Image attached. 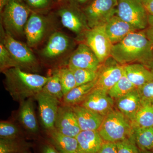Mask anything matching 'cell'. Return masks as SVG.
Listing matches in <instances>:
<instances>
[{"label":"cell","mask_w":153,"mask_h":153,"mask_svg":"<svg viewBox=\"0 0 153 153\" xmlns=\"http://www.w3.org/2000/svg\"><path fill=\"white\" fill-rule=\"evenodd\" d=\"M98 153H117L116 143L104 141Z\"/></svg>","instance_id":"8d00e7d4"},{"label":"cell","mask_w":153,"mask_h":153,"mask_svg":"<svg viewBox=\"0 0 153 153\" xmlns=\"http://www.w3.org/2000/svg\"><path fill=\"white\" fill-rule=\"evenodd\" d=\"M143 31L153 47V16L150 14H149L147 27Z\"/></svg>","instance_id":"74e56055"},{"label":"cell","mask_w":153,"mask_h":153,"mask_svg":"<svg viewBox=\"0 0 153 153\" xmlns=\"http://www.w3.org/2000/svg\"><path fill=\"white\" fill-rule=\"evenodd\" d=\"M82 40L94 52L101 64L111 57L113 44L105 33L104 26L90 29L85 33Z\"/></svg>","instance_id":"8fae6325"},{"label":"cell","mask_w":153,"mask_h":153,"mask_svg":"<svg viewBox=\"0 0 153 153\" xmlns=\"http://www.w3.org/2000/svg\"><path fill=\"white\" fill-rule=\"evenodd\" d=\"M102 64L90 47L80 43L71 53L67 66L71 68H82L98 71Z\"/></svg>","instance_id":"4fadbf2b"},{"label":"cell","mask_w":153,"mask_h":153,"mask_svg":"<svg viewBox=\"0 0 153 153\" xmlns=\"http://www.w3.org/2000/svg\"><path fill=\"white\" fill-rule=\"evenodd\" d=\"M98 131L104 142L116 143L132 135L131 123L118 110L105 116Z\"/></svg>","instance_id":"5b68a950"},{"label":"cell","mask_w":153,"mask_h":153,"mask_svg":"<svg viewBox=\"0 0 153 153\" xmlns=\"http://www.w3.org/2000/svg\"><path fill=\"white\" fill-rule=\"evenodd\" d=\"M145 66L149 68L153 73V58L149 63L145 65Z\"/></svg>","instance_id":"7bdbcfd3"},{"label":"cell","mask_w":153,"mask_h":153,"mask_svg":"<svg viewBox=\"0 0 153 153\" xmlns=\"http://www.w3.org/2000/svg\"><path fill=\"white\" fill-rule=\"evenodd\" d=\"M60 78L64 95L76 87V82L73 72L68 66L56 69Z\"/></svg>","instance_id":"f1b7e54d"},{"label":"cell","mask_w":153,"mask_h":153,"mask_svg":"<svg viewBox=\"0 0 153 153\" xmlns=\"http://www.w3.org/2000/svg\"><path fill=\"white\" fill-rule=\"evenodd\" d=\"M136 88L124 73L118 81L108 91V93L114 100H117Z\"/></svg>","instance_id":"4316f807"},{"label":"cell","mask_w":153,"mask_h":153,"mask_svg":"<svg viewBox=\"0 0 153 153\" xmlns=\"http://www.w3.org/2000/svg\"><path fill=\"white\" fill-rule=\"evenodd\" d=\"M19 129L12 123L1 121L0 123V137L1 138H16L19 135Z\"/></svg>","instance_id":"836d02e7"},{"label":"cell","mask_w":153,"mask_h":153,"mask_svg":"<svg viewBox=\"0 0 153 153\" xmlns=\"http://www.w3.org/2000/svg\"><path fill=\"white\" fill-rule=\"evenodd\" d=\"M143 101L153 105V81L137 88Z\"/></svg>","instance_id":"d590c367"},{"label":"cell","mask_w":153,"mask_h":153,"mask_svg":"<svg viewBox=\"0 0 153 153\" xmlns=\"http://www.w3.org/2000/svg\"><path fill=\"white\" fill-rule=\"evenodd\" d=\"M76 138L77 153H98L104 143L98 131H82Z\"/></svg>","instance_id":"ffe728a7"},{"label":"cell","mask_w":153,"mask_h":153,"mask_svg":"<svg viewBox=\"0 0 153 153\" xmlns=\"http://www.w3.org/2000/svg\"><path fill=\"white\" fill-rule=\"evenodd\" d=\"M140 153H153V152L150 151H141L140 150Z\"/></svg>","instance_id":"ee69618b"},{"label":"cell","mask_w":153,"mask_h":153,"mask_svg":"<svg viewBox=\"0 0 153 153\" xmlns=\"http://www.w3.org/2000/svg\"><path fill=\"white\" fill-rule=\"evenodd\" d=\"M14 67H18L13 57L2 42L0 43V70L1 72Z\"/></svg>","instance_id":"1f68e13d"},{"label":"cell","mask_w":153,"mask_h":153,"mask_svg":"<svg viewBox=\"0 0 153 153\" xmlns=\"http://www.w3.org/2000/svg\"><path fill=\"white\" fill-rule=\"evenodd\" d=\"M70 68L74 74L76 86L94 81L98 75L97 71L82 68Z\"/></svg>","instance_id":"4dcf8cb0"},{"label":"cell","mask_w":153,"mask_h":153,"mask_svg":"<svg viewBox=\"0 0 153 153\" xmlns=\"http://www.w3.org/2000/svg\"><path fill=\"white\" fill-rule=\"evenodd\" d=\"M1 42L13 57L19 68L34 73L39 70L38 60L29 46L6 33L1 25Z\"/></svg>","instance_id":"8992f818"},{"label":"cell","mask_w":153,"mask_h":153,"mask_svg":"<svg viewBox=\"0 0 153 153\" xmlns=\"http://www.w3.org/2000/svg\"><path fill=\"white\" fill-rule=\"evenodd\" d=\"M142 100L137 88L116 100V106L131 123L141 104Z\"/></svg>","instance_id":"d6986e66"},{"label":"cell","mask_w":153,"mask_h":153,"mask_svg":"<svg viewBox=\"0 0 153 153\" xmlns=\"http://www.w3.org/2000/svg\"><path fill=\"white\" fill-rule=\"evenodd\" d=\"M132 137L140 150L151 151L153 149V127H133Z\"/></svg>","instance_id":"d4e9b609"},{"label":"cell","mask_w":153,"mask_h":153,"mask_svg":"<svg viewBox=\"0 0 153 153\" xmlns=\"http://www.w3.org/2000/svg\"><path fill=\"white\" fill-rule=\"evenodd\" d=\"M124 73L137 88L153 81V73L144 64L133 63L124 66Z\"/></svg>","instance_id":"44dd1931"},{"label":"cell","mask_w":153,"mask_h":153,"mask_svg":"<svg viewBox=\"0 0 153 153\" xmlns=\"http://www.w3.org/2000/svg\"><path fill=\"white\" fill-rule=\"evenodd\" d=\"M97 79L86 84L76 86L64 95L63 104L73 106L80 104L89 93L96 87Z\"/></svg>","instance_id":"cb8c5ba5"},{"label":"cell","mask_w":153,"mask_h":153,"mask_svg":"<svg viewBox=\"0 0 153 153\" xmlns=\"http://www.w3.org/2000/svg\"><path fill=\"white\" fill-rule=\"evenodd\" d=\"M43 153H61L57 150L53 146L47 145L44 147Z\"/></svg>","instance_id":"ab89813d"},{"label":"cell","mask_w":153,"mask_h":153,"mask_svg":"<svg viewBox=\"0 0 153 153\" xmlns=\"http://www.w3.org/2000/svg\"><path fill=\"white\" fill-rule=\"evenodd\" d=\"M10 0H0V13L2 11L3 9L7 4Z\"/></svg>","instance_id":"b9f144b4"},{"label":"cell","mask_w":153,"mask_h":153,"mask_svg":"<svg viewBox=\"0 0 153 153\" xmlns=\"http://www.w3.org/2000/svg\"><path fill=\"white\" fill-rule=\"evenodd\" d=\"M50 142L53 146L61 153H76L78 142L76 137L61 133L55 127L47 130Z\"/></svg>","instance_id":"7402d4cb"},{"label":"cell","mask_w":153,"mask_h":153,"mask_svg":"<svg viewBox=\"0 0 153 153\" xmlns=\"http://www.w3.org/2000/svg\"><path fill=\"white\" fill-rule=\"evenodd\" d=\"M65 1V0H55L56 3H60V2L63 1Z\"/></svg>","instance_id":"f6af8a7d"},{"label":"cell","mask_w":153,"mask_h":153,"mask_svg":"<svg viewBox=\"0 0 153 153\" xmlns=\"http://www.w3.org/2000/svg\"><path fill=\"white\" fill-rule=\"evenodd\" d=\"M124 66L117 63L114 59L112 63H109L106 60L102 64L97 71L96 87L108 92L123 75Z\"/></svg>","instance_id":"9a60e30c"},{"label":"cell","mask_w":153,"mask_h":153,"mask_svg":"<svg viewBox=\"0 0 153 153\" xmlns=\"http://www.w3.org/2000/svg\"><path fill=\"white\" fill-rule=\"evenodd\" d=\"M2 73L6 89L13 99L19 102L35 97L50 77L24 71L19 67L9 68Z\"/></svg>","instance_id":"7a4b0ae2"},{"label":"cell","mask_w":153,"mask_h":153,"mask_svg":"<svg viewBox=\"0 0 153 153\" xmlns=\"http://www.w3.org/2000/svg\"><path fill=\"white\" fill-rule=\"evenodd\" d=\"M143 2L148 13L153 16V0H146Z\"/></svg>","instance_id":"f35d334b"},{"label":"cell","mask_w":153,"mask_h":153,"mask_svg":"<svg viewBox=\"0 0 153 153\" xmlns=\"http://www.w3.org/2000/svg\"><path fill=\"white\" fill-rule=\"evenodd\" d=\"M31 10L22 0H10L1 13V25L6 33L17 38L25 36V26Z\"/></svg>","instance_id":"3957f363"},{"label":"cell","mask_w":153,"mask_h":153,"mask_svg":"<svg viewBox=\"0 0 153 153\" xmlns=\"http://www.w3.org/2000/svg\"><path fill=\"white\" fill-rule=\"evenodd\" d=\"M111 57L121 65L140 63L145 65L153 58V47L143 30L137 31L113 45Z\"/></svg>","instance_id":"6da1fadb"},{"label":"cell","mask_w":153,"mask_h":153,"mask_svg":"<svg viewBox=\"0 0 153 153\" xmlns=\"http://www.w3.org/2000/svg\"><path fill=\"white\" fill-rule=\"evenodd\" d=\"M32 12L47 14L56 6L55 0H22Z\"/></svg>","instance_id":"f546056e"},{"label":"cell","mask_w":153,"mask_h":153,"mask_svg":"<svg viewBox=\"0 0 153 153\" xmlns=\"http://www.w3.org/2000/svg\"><path fill=\"white\" fill-rule=\"evenodd\" d=\"M117 4L118 0H92L81 8L89 27L104 26L115 15Z\"/></svg>","instance_id":"9c48e42d"},{"label":"cell","mask_w":153,"mask_h":153,"mask_svg":"<svg viewBox=\"0 0 153 153\" xmlns=\"http://www.w3.org/2000/svg\"><path fill=\"white\" fill-rule=\"evenodd\" d=\"M77 5L82 8L89 4L92 0H72Z\"/></svg>","instance_id":"60d3db41"},{"label":"cell","mask_w":153,"mask_h":153,"mask_svg":"<svg viewBox=\"0 0 153 153\" xmlns=\"http://www.w3.org/2000/svg\"><path fill=\"white\" fill-rule=\"evenodd\" d=\"M142 1V2L145 1H146V0H141Z\"/></svg>","instance_id":"bcb514c9"},{"label":"cell","mask_w":153,"mask_h":153,"mask_svg":"<svg viewBox=\"0 0 153 153\" xmlns=\"http://www.w3.org/2000/svg\"><path fill=\"white\" fill-rule=\"evenodd\" d=\"M41 91L62 101L64 94L60 78L57 71H55L53 75L50 76V79L44 85Z\"/></svg>","instance_id":"83f0119b"},{"label":"cell","mask_w":153,"mask_h":153,"mask_svg":"<svg viewBox=\"0 0 153 153\" xmlns=\"http://www.w3.org/2000/svg\"><path fill=\"white\" fill-rule=\"evenodd\" d=\"M19 113V120L28 131L36 133L38 126L36 119L32 98L25 100L20 102Z\"/></svg>","instance_id":"603a6c76"},{"label":"cell","mask_w":153,"mask_h":153,"mask_svg":"<svg viewBox=\"0 0 153 153\" xmlns=\"http://www.w3.org/2000/svg\"><path fill=\"white\" fill-rule=\"evenodd\" d=\"M79 105L105 117L113 110L114 100L107 91L95 87Z\"/></svg>","instance_id":"5bb4252c"},{"label":"cell","mask_w":153,"mask_h":153,"mask_svg":"<svg viewBox=\"0 0 153 153\" xmlns=\"http://www.w3.org/2000/svg\"><path fill=\"white\" fill-rule=\"evenodd\" d=\"M152 150H153V149H152Z\"/></svg>","instance_id":"7dc6e473"},{"label":"cell","mask_w":153,"mask_h":153,"mask_svg":"<svg viewBox=\"0 0 153 153\" xmlns=\"http://www.w3.org/2000/svg\"><path fill=\"white\" fill-rule=\"evenodd\" d=\"M52 16L32 12L25 26V36L30 47L40 45L50 33L52 27Z\"/></svg>","instance_id":"ba28073f"},{"label":"cell","mask_w":153,"mask_h":153,"mask_svg":"<svg viewBox=\"0 0 153 153\" xmlns=\"http://www.w3.org/2000/svg\"><path fill=\"white\" fill-rule=\"evenodd\" d=\"M117 153H140V150L132 135L129 137L116 143Z\"/></svg>","instance_id":"d6a6232c"},{"label":"cell","mask_w":153,"mask_h":153,"mask_svg":"<svg viewBox=\"0 0 153 153\" xmlns=\"http://www.w3.org/2000/svg\"><path fill=\"white\" fill-rule=\"evenodd\" d=\"M71 107L81 131L98 130L104 116L79 105Z\"/></svg>","instance_id":"e0dca14e"},{"label":"cell","mask_w":153,"mask_h":153,"mask_svg":"<svg viewBox=\"0 0 153 153\" xmlns=\"http://www.w3.org/2000/svg\"><path fill=\"white\" fill-rule=\"evenodd\" d=\"M56 5V14L62 25L76 35L77 39L82 40L90 28L82 8L72 0H65Z\"/></svg>","instance_id":"277c9868"},{"label":"cell","mask_w":153,"mask_h":153,"mask_svg":"<svg viewBox=\"0 0 153 153\" xmlns=\"http://www.w3.org/2000/svg\"><path fill=\"white\" fill-rule=\"evenodd\" d=\"M132 125V127H152L153 105L142 100L140 106L137 113Z\"/></svg>","instance_id":"484cf974"},{"label":"cell","mask_w":153,"mask_h":153,"mask_svg":"<svg viewBox=\"0 0 153 153\" xmlns=\"http://www.w3.org/2000/svg\"><path fill=\"white\" fill-rule=\"evenodd\" d=\"M16 138H1L0 153H16L19 151L20 146Z\"/></svg>","instance_id":"e575fe53"},{"label":"cell","mask_w":153,"mask_h":153,"mask_svg":"<svg viewBox=\"0 0 153 153\" xmlns=\"http://www.w3.org/2000/svg\"><path fill=\"white\" fill-rule=\"evenodd\" d=\"M55 128L61 133L74 137L82 131L72 107L63 104L59 107Z\"/></svg>","instance_id":"2e32d148"},{"label":"cell","mask_w":153,"mask_h":153,"mask_svg":"<svg viewBox=\"0 0 153 153\" xmlns=\"http://www.w3.org/2000/svg\"></svg>","instance_id":"c3c4849f"},{"label":"cell","mask_w":153,"mask_h":153,"mask_svg":"<svg viewBox=\"0 0 153 153\" xmlns=\"http://www.w3.org/2000/svg\"><path fill=\"white\" fill-rule=\"evenodd\" d=\"M35 98L38 102L40 118L43 126L47 130L54 128L60 100L42 91Z\"/></svg>","instance_id":"7c38bea8"},{"label":"cell","mask_w":153,"mask_h":153,"mask_svg":"<svg viewBox=\"0 0 153 153\" xmlns=\"http://www.w3.org/2000/svg\"><path fill=\"white\" fill-rule=\"evenodd\" d=\"M74 41L60 31L53 32L40 52L41 58L48 63H55L65 57L71 51Z\"/></svg>","instance_id":"30bf717a"},{"label":"cell","mask_w":153,"mask_h":153,"mask_svg":"<svg viewBox=\"0 0 153 153\" xmlns=\"http://www.w3.org/2000/svg\"><path fill=\"white\" fill-rule=\"evenodd\" d=\"M104 28L105 33L113 45L120 42L129 33L138 31L116 15L107 22Z\"/></svg>","instance_id":"ac0fdd59"},{"label":"cell","mask_w":153,"mask_h":153,"mask_svg":"<svg viewBox=\"0 0 153 153\" xmlns=\"http://www.w3.org/2000/svg\"><path fill=\"white\" fill-rule=\"evenodd\" d=\"M115 15L138 31L147 27L149 13L141 0H118Z\"/></svg>","instance_id":"52a82bcc"}]
</instances>
